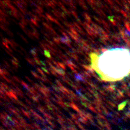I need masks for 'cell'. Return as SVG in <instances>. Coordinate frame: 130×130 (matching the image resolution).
Returning a JSON list of instances; mask_svg holds the SVG:
<instances>
[{"mask_svg": "<svg viewBox=\"0 0 130 130\" xmlns=\"http://www.w3.org/2000/svg\"><path fill=\"white\" fill-rule=\"evenodd\" d=\"M91 66L102 80L120 81L130 74V51L126 48H116L101 54H90Z\"/></svg>", "mask_w": 130, "mask_h": 130, "instance_id": "6da1fadb", "label": "cell"}, {"mask_svg": "<svg viewBox=\"0 0 130 130\" xmlns=\"http://www.w3.org/2000/svg\"><path fill=\"white\" fill-rule=\"evenodd\" d=\"M44 53H44L45 55V56H46V57H48V58L51 57V55H50V52L48 51H46V50H45V51H44Z\"/></svg>", "mask_w": 130, "mask_h": 130, "instance_id": "7a4b0ae2", "label": "cell"}]
</instances>
